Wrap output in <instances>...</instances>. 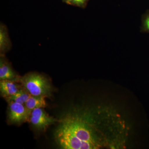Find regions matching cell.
<instances>
[{
  "mask_svg": "<svg viewBox=\"0 0 149 149\" xmlns=\"http://www.w3.org/2000/svg\"><path fill=\"white\" fill-rule=\"evenodd\" d=\"M21 88L13 80H1L0 81L1 95L6 98L16 94Z\"/></svg>",
  "mask_w": 149,
  "mask_h": 149,
  "instance_id": "cell-6",
  "label": "cell"
},
{
  "mask_svg": "<svg viewBox=\"0 0 149 149\" xmlns=\"http://www.w3.org/2000/svg\"><path fill=\"white\" fill-rule=\"evenodd\" d=\"M65 1H66V0H64L65 2Z\"/></svg>",
  "mask_w": 149,
  "mask_h": 149,
  "instance_id": "cell-12",
  "label": "cell"
},
{
  "mask_svg": "<svg viewBox=\"0 0 149 149\" xmlns=\"http://www.w3.org/2000/svg\"><path fill=\"white\" fill-rule=\"evenodd\" d=\"M20 77L14 71L10 64L6 59L4 55H1L0 80L19 81Z\"/></svg>",
  "mask_w": 149,
  "mask_h": 149,
  "instance_id": "cell-5",
  "label": "cell"
},
{
  "mask_svg": "<svg viewBox=\"0 0 149 149\" xmlns=\"http://www.w3.org/2000/svg\"><path fill=\"white\" fill-rule=\"evenodd\" d=\"M8 118L13 123L19 124L29 121L31 111L29 110L24 104L15 102H9Z\"/></svg>",
  "mask_w": 149,
  "mask_h": 149,
  "instance_id": "cell-4",
  "label": "cell"
},
{
  "mask_svg": "<svg viewBox=\"0 0 149 149\" xmlns=\"http://www.w3.org/2000/svg\"><path fill=\"white\" fill-rule=\"evenodd\" d=\"M46 95L31 96L25 102L24 105L27 109L32 111V110L38 108L46 107L47 106L45 98L47 97Z\"/></svg>",
  "mask_w": 149,
  "mask_h": 149,
  "instance_id": "cell-8",
  "label": "cell"
},
{
  "mask_svg": "<svg viewBox=\"0 0 149 149\" xmlns=\"http://www.w3.org/2000/svg\"><path fill=\"white\" fill-rule=\"evenodd\" d=\"M29 121L37 130L45 131L57 120L48 114L42 108H38L32 110Z\"/></svg>",
  "mask_w": 149,
  "mask_h": 149,
  "instance_id": "cell-3",
  "label": "cell"
},
{
  "mask_svg": "<svg viewBox=\"0 0 149 149\" xmlns=\"http://www.w3.org/2000/svg\"><path fill=\"white\" fill-rule=\"evenodd\" d=\"M89 0H66L65 2L70 5L85 8Z\"/></svg>",
  "mask_w": 149,
  "mask_h": 149,
  "instance_id": "cell-11",
  "label": "cell"
},
{
  "mask_svg": "<svg viewBox=\"0 0 149 149\" xmlns=\"http://www.w3.org/2000/svg\"><path fill=\"white\" fill-rule=\"evenodd\" d=\"M113 114V113H112ZM87 113H70L59 120L55 139L62 149L119 148L122 132L116 123L120 116L115 113L98 120Z\"/></svg>",
  "mask_w": 149,
  "mask_h": 149,
  "instance_id": "cell-1",
  "label": "cell"
},
{
  "mask_svg": "<svg viewBox=\"0 0 149 149\" xmlns=\"http://www.w3.org/2000/svg\"><path fill=\"white\" fill-rule=\"evenodd\" d=\"M141 31L144 33H149V10L142 15Z\"/></svg>",
  "mask_w": 149,
  "mask_h": 149,
  "instance_id": "cell-10",
  "label": "cell"
},
{
  "mask_svg": "<svg viewBox=\"0 0 149 149\" xmlns=\"http://www.w3.org/2000/svg\"><path fill=\"white\" fill-rule=\"evenodd\" d=\"M12 47V43L9 36L6 26L1 23L0 24V53L4 55Z\"/></svg>",
  "mask_w": 149,
  "mask_h": 149,
  "instance_id": "cell-7",
  "label": "cell"
},
{
  "mask_svg": "<svg viewBox=\"0 0 149 149\" xmlns=\"http://www.w3.org/2000/svg\"><path fill=\"white\" fill-rule=\"evenodd\" d=\"M29 93L24 88L22 87L15 95L6 98L7 101L9 102L11 101L15 102L24 104L27 102V100L31 96Z\"/></svg>",
  "mask_w": 149,
  "mask_h": 149,
  "instance_id": "cell-9",
  "label": "cell"
},
{
  "mask_svg": "<svg viewBox=\"0 0 149 149\" xmlns=\"http://www.w3.org/2000/svg\"><path fill=\"white\" fill-rule=\"evenodd\" d=\"M22 87L33 96L51 95L52 87L48 78L43 74L31 72L20 77Z\"/></svg>",
  "mask_w": 149,
  "mask_h": 149,
  "instance_id": "cell-2",
  "label": "cell"
}]
</instances>
